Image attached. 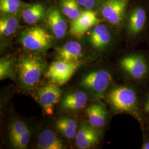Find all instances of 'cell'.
Here are the masks:
<instances>
[{
    "label": "cell",
    "instance_id": "cell-16",
    "mask_svg": "<svg viewBox=\"0 0 149 149\" xmlns=\"http://www.w3.org/2000/svg\"><path fill=\"white\" fill-rule=\"evenodd\" d=\"M88 101L86 93L82 91H77L65 97L62 102V107L70 110H77L85 106Z\"/></svg>",
    "mask_w": 149,
    "mask_h": 149
},
{
    "label": "cell",
    "instance_id": "cell-23",
    "mask_svg": "<svg viewBox=\"0 0 149 149\" xmlns=\"http://www.w3.org/2000/svg\"><path fill=\"white\" fill-rule=\"evenodd\" d=\"M29 130L26 124L21 121H16L11 125L10 137L11 141L15 139L26 133Z\"/></svg>",
    "mask_w": 149,
    "mask_h": 149
},
{
    "label": "cell",
    "instance_id": "cell-19",
    "mask_svg": "<svg viewBox=\"0 0 149 149\" xmlns=\"http://www.w3.org/2000/svg\"><path fill=\"white\" fill-rule=\"evenodd\" d=\"M87 114L89 122L95 128L103 126L106 121V111L100 104H94L87 109Z\"/></svg>",
    "mask_w": 149,
    "mask_h": 149
},
{
    "label": "cell",
    "instance_id": "cell-28",
    "mask_svg": "<svg viewBox=\"0 0 149 149\" xmlns=\"http://www.w3.org/2000/svg\"><path fill=\"white\" fill-rule=\"evenodd\" d=\"M38 2H43V3H45V2H52L54 1H56V0H38Z\"/></svg>",
    "mask_w": 149,
    "mask_h": 149
},
{
    "label": "cell",
    "instance_id": "cell-5",
    "mask_svg": "<svg viewBox=\"0 0 149 149\" xmlns=\"http://www.w3.org/2000/svg\"><path fill=\"white\" fill-rule=\"evenodd\" d=\"M129 0H105L102 4L101 13L109 23L118 26L122 23Z\"/></svg>",
    "mask_w": 149,
    "mask_h": 149
},
{
    "label": "cell",
    "instance_id": "cell-27",
    "mask_svg": "<svg viewBox=\"0 0 149 149\" xmlns=\"http://www.w3.org/2000/svg\"><path fill=\"white\" fill-rule=\"evenodd\" d=\"M145 111L148 113H149V100H148V101L146 102L145 106Z\"/></svg>",
    "mask_w": 149,
    "mask_h": 149
},
{
    "label": "cell",
    "instance_id": "cell-22",
    "mask_svg": "<svg viewBox=\"0 0 149 149\" xmlns=\"http://www.w3.org/2000/svg\"><path fill=\"white\" fill-rule=\"evenodd\" d=\"M27 4L22 0H0L1 15L21 14Z\"/></svg>",
    "mask_w": 149,
    "mask_h": 149
},
{
    "label": "cell",
    "instance_id": "cell-8",
    "mask_svg": "<svg viewBox=\"0 0 149 149\" xmlns=\"http://www.w3.org/2000/svg\"><path fill=\"white\" fill-rule=\"evenodd\" d=\"M60 7L52 6L47 10L46 20L54 36L57 39L64 38L68 29V24Z\"/></svg>",
    "mask_w": 149,
    "mask_h": 149
},
{
    "label": "cell",
    "instance_id": "cell-3",
    "mask_svg": "<svg viewBox=\"0 0 149 149\" xmlns=\"http://www.w3.org/2000/svg\"><path fill=\"white\" fill-rule=\"evenodd\" d=\"M80 65L79 61L67 62L58 60L49 66L46 76L52 82L63 85L69 81Z\"/></svg>",
    "mask_w": 149,
    "mask_h": 149
},
{
    "label": "cell",
    "instance_id": "cell-21",
    "mask_svg": "<svg viewBox=\"0 0 149 149\" xmlns=\"http://www.w3.org/2000/svg\"><path fill=\"white\" fill-rule=\"evenodd\" d=\"M56 126L68 139H74L77 135V123L72 119L66 117L59 118L56 122Z\"/></svg>",
    "mask_w": 149,
    "mask_h": 149
},
{
    "label": "cell",
    "instance_id": "cell-2",
    "mask_svg": "<svg viewBox=\"0 0 149 149\" xmlns=\"http://www.w3.org/2000/svg\"><path fill=\"white\" fill-rule=\"evenodd\" d=\"M44 70V64L40 58L25 56L18 64L19 79L24 85H35L40 80Z\"/></svg>",
    "mask_w": 149,
    "mask_h": 149
},
{
    "label": "cell",
    "instance_id": "cell-11",
    "mask_svg": "<svg viewBox=\"0 0 149 149\" xmlns=\"http://www.w3.org/2000/svg\"><path fill=\"white\" fill-rule=\"evenodd\" d=\"M47 10L43 2L27 4L22 10L21 17L26 23L34 24L46 18Z\"/></svg>",
    "mask_w": 149,
    "mask_h": 149
},
{
    "label": "cell",
    "instance_id": "cell-26",
    "mask_svg": "<svg viewBox=\"0 0 149 149\" xmlns=\"http://www.w3.org/2000/svg\"><path fill=\"white\" fill-rule=\"evenodd\" d=\"M82 8L92 10L96 7L99 0H76Z\"/></svg>",
    "mask_w": 149,
    "mask_h": 149
},
{
    "label": "cell",
    "instance_id": "cell-6",
    "mask_svg": "<svg viewBox=\"0 0 149 149\" xmlns=\"http://www.w3.org/2000/svg\"><path fill=\"white\" fill-rule=\"evenodd\" d=\"M96 12L92 10H84L80 16L71 20L69 32L70 34L77 38H81L86 32L100 23Z\"/></svg>",
    "mask_w": 149,
    "mask_h": 149
},
{
    "label": "cell",
    "instance_id": "cell-12",
    "mask_svg": "<svg viewBox=\"0 0 149 149\" xmlns=\"http://www.w3.org/2000/svg\"><path fill=\"white\" fill-rule=\"evenodd\" d=\"M98 133L93 126L82 124L76 136L77 146L81 149L90 148L97 142Z\"/></svg>",
    "mask_w": 149,
    "mask_h": 149
},
{
    "label": "cell",
    "instance_id": "cell-24",
    "mask_svg": "<svg viewBox=\"0 0 149 149\" xmlns=\"http://www.w3.org/2000/svg\"><path fill=\"white\" fill-rule=\"evenodd\" d=\"M13 70V61L11 59H1L0 62V79L3 80L11 75Z\"/></svg>",
    "mask_w": 149,
    "mask_h": 149
},
{
    "label": "cell",
    "instance_id": "cell-13",
    "mask_svg": "<svg viewBox=\"0 0 149 149\" xmlns=\"http://www.w3.org/2000/svg\"><path fill=\"white\" fill-rule=\"evenodd\" d=\"M111 40V32L106 26L99 23L93 27L89 41L93 48L103 49L110 43Z\"/></svg>",
    "mask_w": 149,
    "mask_h": 149
},
{
    "label": "cell",
    "instance_id": "cell-1",
    "mask_svg": "<svg viewBox=\"0 0 149 149\" xmlns=\"http://www.w3.org/2000/svg\"><path fill=\"white\" fill-rule=\"evenodd\" d=\"M23 47L33 52L46 51L53 45V38L44 28L34 26L26 29L22 34Z\"/></svg>",
    "mask_w": 149,
    "mask_h": 149
},
{
    "label": "cell",
    "instance_id": "cell-10",
    "mask_svg": "<svg viewBox=\"0 0 149 149\" xmlns=\"http://www.w3.org/2000/svg\"><path fill=\"white\" fill-rule=\"evenodd\" d=\"M121 67L134 79H140L146 74L148 67L143 58L138 55H130L120 61Z\"/></svg>",
    "mask_w": 149,
    "mask_h": 149
},
{
    "label": "cell",
    "instance_id": "cell-20",
    "mask_svg": "<svg viewBox=\"0 0 149 149\" xmlns=\"http://www.w3.org/2000/svg\"><path fill=\"white\" fill-rule=\"evenodd\" d=\"M59 4L65 17L71 20L77 18L84 10L76 0H60Z\"/></svg>",
    "mask_w": 149,
    "mask_h": 149
},
{
    "label": "cell",
    "instance_id": "cell-9",
    "mask_svg": "<svg viewBox=\"0 0 149 149\" xmlns=\"http://www.w3.org/2000/svg\"><path fill=\"white\" fill-rule=\"evenodd\" d=\"M61 95V91L58 85L53 82L48 84L39 89L38 99L47 114H53L54 106L59 102Z\"/></svg>",
    "mask_w": 149,
    "mask_h": 149
},
{
    "label": "cell",
    "instance_id": "cell-18",
    "mask_svg": "<svg viewBox=\"0 0 149 149\" xmlns=\"http://www.w3.org/2000/svg\"><path fill=\"white\" fill-rule=\"evenodd\" d=\"M146 19L145 10L139 7L134 10L129 18L128 28L130 33L136 34L141 32L144 28Z\"/></svg>",
    "mask_w": 149,
    "mask_h": 149
},
{
    "label": "cell",
    "instance_id": "cell-7",
    "mask_svg": "<svg viewBox=\"0 0 149 149\" xmlns=\"http://www.w3.org/2000/svg\"><path fill=\"white\" fill-rule=\"evenodd\" d=\"M112 80L111 76L105 70L91 72L82 80L80 85L100 95L106 90Z\"/></svg>",
    "mask_w": 149,
    "mask_h": 149
},
{
    "label": "cell",
    "instance_id": "cell-15",
    "mask_svg": "<svg viewBox=\"0 0 149 149\" xmlns=\"http://www.w3.org/2000/svg\"><path fill=\"white\" fill-rule=\"evenodd\" d=\"M21 14L1 15L0 33L3 37H9L18 29Z\"/></svg>",
    "mask_w": 149,
    "mask_h": 149
},
{
    "label": "cell",
    "instance_id": "cell-29",
    "mask_svg": "<svg viewBox=\"0 0 149 149\" xmlns=\"http://www.w3.org/2000/svg\"><path fill=\"white\" fill-rule=\"evenodd\" d=\"M143 149H149V143H146L143 146Z\"/></svg>",
    "mask_w": 149,
    "mask_h": 149
},
{
    "label": "cell",
    "instance_id": "cell-25",
    "mask_svg": "<svg viewBox=\"0 0 149 149\" xmlns=\"http://www.w3.org/2000/svg\"><path fill=\"white\" fill-rule=\"evenodd\" d=\"M31 138V132L28 130L26 133L19 136L11 141L13 146L17 149H24L29 144Z\"/></svg>",
    "mask_w": 149,
    "mask_h": 149
},
{
    "label": "cell",
    "instance_id": "cell-17",
    "mask_svg": "<svg viewBox=\"0 0 149 149\" xmlns=\"http://www.w3.org/2000/svg\"><path fill=\"white\" fill-rule=\"evenodd\" d=\"M38 145L43 149H62L64 145L62 141L52 130L45 129L39 135Z\"/></svg>",
    "mask_w": 149,
    "mask_h": 149
},
{
    "label": "cell",
    "instance_id": "cell-14",
    "mask_svg": "<svg viewBox=\"0 0 149 149\" xmlns=\"http://www.w3.org/2000/svg\"><path fill=\"white\" fill-rule=\"evenodd\" d=\"M82 54V47L80 43L70 41L58 50L57 59L67 62H77L81 58Z\"/></svg>",
    "mask_w": 149,
    "mask_h": 149
},
{
    "label": "cell",
    "instance_id": "cell-4",
    "mask_svg": "<svg viewBox=\"0 0 149 149\" xmlns=\"http://www.w3.org/2000/svg\"><path fill=\"white\" fill-rule=\"evenodd\" d=\"M109 100L116 111L127 112L133 108L136 101V95L135 92L130 88L119 87L109 93Z\"/></svg>",
    "mask_w": 149,
    "mask_h": 149
}]
</instances>
